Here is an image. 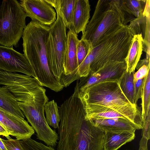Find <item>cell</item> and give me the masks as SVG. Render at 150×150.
Segmentation results:
<instances>
[{"mask_svg": "<svg viewBox=\"0 0 150 150\" xmlns=\"http://www.w3.org/2000/svg\"><path fill=\"white\" fill-rule=\"evenodd\" d=\"M57 150H104L105 132L85 118L76 82L72 95L59 108Z\"/></svg>", "mask_w": 150, "mask_h": 150, "instance_id": "1", "label": "cell"}, {"mask_svg": "<svg viewBox=\"0 0 150 150\" xmlns=\"http://www.w3.org/2000/svg\"><path fill=\"white\" fill-rule=\"evenodd\" d=\"M50 26L31 21L23 33V51L32 68L34 79L38 84L58 92L64 87L50 70Z\"/></svg>", "mask_w": 150, "mask_h": 150, "instance_id": "2", "label": "cell"}, {"mask_svg": "<svg viewBox=\"0 0 150 150\" xmlns=\"http://www.w3.org/2000/svg\"><path fill=\"white\" fill-rule=\"evenodd\" d=\"M120 79L101 81L91 86L83 92L79 93L86 113L114 111L124 116L137 129H142L141 112L137 105L132 104L123 94L120 86Z\"/></svg>", "mask_w": 150, "mask_h": 150, "instance_id": "3", "label": "cell"}, {"mask_svg": "<svg viewBox=\"0 0 150 150\" xmlns=\"http://www.w3.org/2000/svg\"><path fill=\"white\" fill-rule=\"evenodd\" d=\"M134 36L127 25L105 37L79 66V76H86L111 61L125 62Z\"/></svg>", "mask_w": 150, "mask_h": 150, "instance_id": "4", "label": "cell"}, {"mask_svg": "<svg viewBox=\"0 0 150 150\" xmlns=\"http://www.w3.org/2000/svg\"><path fill=\"white\" fill-rule=\"evenodd\" d=\"M135 18L123 9L120 0H99L81 39L89 42L92 48L105 37Z\"/></svg>", "mask_w": 150, "mask_h": 150, "instance_id": "5", "label": "cell"}, {"mask_svg": "<svg viewBox=\"0 0 150 150\" xmlns=\"http://www.w3.org/2000/svg\"><path fill=\"white\" fill-rule=\"evenodd\" d=\"M27 16L16 0H4L0 7V44L17 47L26 26Z\"/></svg>", "mask_w": 150, "mask_h": 150, "instance_id": "6", "label": "cell"}, {"mask_svg": "<svg viewBox=\"0 0 150 150\" xmlns=\"http://www.w3.org/2000/svg\"><path fill=\"white\" fill-rule=\"evenodd\" d=\"M48 99L43 87L32 100L18 102L20 109L36 133L37 139L47 146H55L59 139L58 134L47 124L44 115V106Z\"/></svg>", "mask_w": 150, "mask_h": 150, "instance_id": "7", "label": "cell"}, {"mask_svg": "<svg viewBox=\"0 0 150 150\" xmlns=\"http://www.w3.org/2000/svg\"><path fill=\"white\" fill-rule=\"evenodd\" d=\"M46 1L54 8L57 14L56 21L50 27V70L57 79L64 86V63L67 40V28L60 10L59 0Z\"/></svg>", "mask_w": 150, "mask_h": 150, "instance_id": "8", "label": "cell"}, {"mask_svg": "<svg viewBox=\"0 0 150 150\" xmlns=\"http://www.w3.org/2000/svg\"><path fill=\"white\" fill-rule=\"evenodd\" d=\"M0 85L6 86L18 102L33 99L41 87L33 77L0 70Z\"/></svg>", "mask_w": 150, "mask_h": 150, "instance_id": "9", "label": "cell"}, {"mask_svg": "<svg viewBox=\"0 0 150 150\" xmlns=\"http://www.w3.org/2000/svg\"><path fill=\"white\" fill-rule=\"evenodd\" d=\"M0 70L20 73L35 78L31 66L24 54L16 51L13 47L1 45Z\"/></svg>", "mask_w": 150, "mask_h": 150, "instance_id": "10", "label": "cell"}, {"mask_svg": "<svg viewBox=\"0 0 150 150\" xmlns=\"http://www.w3.org/2000/svg\"><path fill=\"white\" fill-rule=\"evenodd\" d=\"M19 3L32 21L50 27L56 20L55 10L45 0H21Z\"/></svg>", "mask_w": 150, "mask_h": 150, "instance_id": "11", "label": "cell"}, {"mask_svg": "<svg viewBox=\"0 0 150 150\" xmlns=\"http://www.w3.org/2000/svg\"><path fill=\"white\" fill-rule=\"evenodd\" d=\"M67 40L64 63V86H68L73 81L80 79L78 73L79 65L77 53V45L79 40L78 35L73 30L69 29L67 33Z\"/></svg>", "mask_w": 150, "mask_h": 150, "instance_id": "12", "label": "cell"}, {"mask_svg": "<svg viewBox=\"0 0 150 150\" xmlns=\"http://www.w3.org/2000/svg\"><path fill=\"white\" fill-rule=\"evenodd\" d=\"M0 123L9 135L23 140L30 138L35 133L33 127L24 118L4 112L0 110Z\"/></svg>", "mask_w": 150, "mask_h": 150, "instance_id": "13", "label": "cell"}, {"mask_svg": "<svg viewBox=\"0 0 150 150\" xmlns=\"http://www.w3.org/2000/svg\"><path fill=\"white\" fill-rule=\"evenodd\" d=\"M105 132H135V126L129 121L121 118H99L88 120Z\"/></svg>", "mask_w": 150, "mask_h": 150, "instance_id": "14", "label": "cell"}, {"mask_svg": "<svg viewBox=\"0 0 150 150\" xmlns=\"http://www.w3.org/2000/svg\"><path fill=\"white\" fill-rule=\"evenodd\" d=\"M90 7L88 0H77L71 28L77 34L85 31L90 17Z\"/></svg>", "mask_w": 150, "mask_h": 150, "instance_id": "15", "label": "cell"}, {"mask_svg": "<svg viewBox=\"0 0 150 150\" xmlns=\"http://www.w3.org/2000/svg\"><path fill=\"white\" fill-rule=\"evenodd\" d=\"M0 110L21 118H25L15 96L5 86L0 85Z\"/></svg>", "mask_w": 150, "mask_h": 150, "instance_id": "16", "label": "cell"}, {"mask_svg": "<svg viewBox=\"0 0 150 150\" xmlns=\"http://www.w3.org/2000/svg\"><path fill=\"white\" fill-rule=\"evenodd\" d=\"M135 137L134 132H105L104 150H117L122 145L134 139Z\"/></svg>", "mask_w": 150, "mask_h": 150, "instance_id": "17", "label": "cell"}, {"mask_svg": "<svg viewBox=\"0 0 150 150\" xmlns=\"http://www.w3.org/2000/svg\"><path fill=\"white\" fill-rule=\"evenodd\" d=\"M143 38L142 34L134 36L132 43L125 62L126 71L129 73L134 72L137 65L140 60L143 51Z\"/></svg>", "mask_w": 150, "mask_h": 150, "instance_id": "18", "label": "cell"}, {"mask_svg": "<svg viewBox=\"0 0 150 150\" xmlns=\"http://www.w3.org/2000/svg\"><path fill=\"white\" fill-rule=\"evenodd\" d=\"M126 70L125 62L112 61L106 63L94 72L100 74L99 82L105 80L120 79Z\"/></svg>", "mask_w": 150, "mask_h": 150, "instance_id": "19", "label": "cell"}, {"mask_svg": "<svg viewBox=\"0 0 150 150\" xmlns=\"http://www.w3.org/2000/svg\"><path fill=\"white\" fill-rule=\"evenodd\" d=\"M134 72L131 73L126 71L120 79V88L129 102L132 105H137L135 102L133 75Z\"/></svg>", "mask_w": 150, "mask_h": 150, "instance_id": "20", "label": "cell"}, {"mask_svg": "<svg viewBox=\"0 0 150 150\" xmlns=\"http://www.w3.org/2000/svg\"><path fill=\"white\" fill-rule=\"evenodd\" d=\"M77 0H59L60 10L67 28H71Z\"/></svg>", "mask_w": 150, "mask_h": 150, "instance_id": "21", "label": "cell"}, {"mask_svg": "<svg viewBox=\"0 0 150 150\" xmlns=\"http://www.w3.org/2000/svg\"><path fill=\"white\" fill-rule=\"evenodd\" d=\"M58 107L54 100L47 101L44 106L46 120L49 125L54 128H58L60 121Z\"/></svg>", "mask_w": 150, "mask_h": 150, "instance_id": "22", "label": "cell"}, {"mask_svg": "<svg viewBox=\"0 0 150 150\" xmlns=\"http://www.w3.org/2000/svg\"><path fill=\"white\" fill-rule=\"evenodd\" d=\"M150 70L144 77L141 96V115L143 120L150 113Z\"/></svg>", "mask_w": 150, "mask_h": 150, "instance_id": "23", "label": "cell"}, {"mask_svg": "<svg viewBox=\"0 0 150 150\" xmlns=\"http://www.w3.org/2000/svg\"><path fill=\"white\" fill-rule=\"evenodd\" d=\"M146 0H120L123 9L136 18L143 13L145 9Z\"/></svg>", "mask_w": 150, "mask_h": 150, "instance_id": "24", "label": "cell"}, {"mask_svg": "<svg viewBox=\"0 0 150 150\" xmlns=\"http://www.w3.org/2000/svg\"><path fill=\"white\" fill-rule=\"evenodd\" d=\"M92 49L90 43L87 40L81 39L77 45V53L79 66L88 55Z\"/></svg>", "mask_w": 150, "mask_h": 150, "instance_id": "25", "label": "cell"}, {"mask_svg": "<svg viewBox=\"0 0 150 150\" xmlns=\"http://www.w3.org/2000/svg\"><path fill=\"white\" fill-rule=\"evenodd\" d=\"M20 142L24 150H55L53 147L45 145L31 138L20 140Z\"/></svg>", "mask_w": 150, "mask_h": 150, "instance_id": "26", "label": "cell"}, {"mask_svg": "<svg viewBox=\"0 0 150 150\" xmlns=\"http://www.w3.org/2000/svg\"><path fill=\"white\" fill-rule=\"evenodd\" d=\"M8 150H24L20 144V140L10 138L7 140L2 139Z\"/></svg>", "mask_w": 150, "mask_h": 150, "instance_id": "27", "label": "cell"}, {"mask_svg": "<svg viewBox=\"0 0 150 150\" xmlns=\"http://www.w3.org/2000/svg\"><path fill=\"white\" fill-rule=\"evenodd\" d=\"M144 78L134 81V97L135 102L141 98Z\"/></svg>", "mask_w": 150, "mask_h": 150, "instance_id": "28", "label": "cell"}, {"mask_svg": "<svg viewBox=\"0 0 150 150\" xmlns=\"http://www.w3.org/2000/svg\"><path fill=\"white\" fill-rule=\"evenodd\" d=\"M138 71L133 75L134 81L142 79L147 75L150 69V65L147 66L144 65L138 69Z\"/></svg>", "mask_w": 150, "mask_h": 150, "instance_id": "29", "label": "cell"}, {"mask_svg": "<svg viewBox=\"0 0 150 150\" xmlns=\"http://www.w3.org/2000/svg\"><path fill=\"white\" fill-rule=\"evenodd\" d=\"M150 117L149 114L146 118L143 120V127L142 129V137L148 140L150 139Z\"/></svg>", "mask_w": 150, "mask_h": 150, "instance_id": "30", "label": "cell"}, {"mask_svg": "<svg viewBox=\"0 0 150 150\" xmlns=\"http://www.w3.org/2000/svg\"><path fill=\"white\" fill-rule=\"evenodd\" d=\"M148 140L142 137L140 142L139 150H148L147 147Z\"/></svg>", "mask_w": 150, "mask_h": 150, "instance_id": "31", "label": "cell"}, {"mask_svg": "<svg viewBox=\"0 0 150 150\" xmlns=\"http://www.w3.org/2000/svg\"><path fill=\"white\" fill-rule=\"evenodd\" d=\"M149 65H150V59H148L146 58V59L139 61L136 69H138L144 65L148 66Z\"/></svg>", "mask_w": 150, "mask_h": 150, "instance_id": "32", "label": "cell"}, {"mask_svg": "<svg viewBox=\"0 0 150 150\" xmlns=\"http://www.w3.org/2000/svg\"><path fill=\"white\" fill-rule=\"evenodd\" d=\"M0 135L5 136L7 139L10 138L8 132L1 123H0Z\"/></svg>", "mask_w": 150, "mask_h": 150, "instance_id": "33", "label": "cell"}, {"mask_svg": "<svg viewBox=\"0 0 150 150\" xmlns=\"http://www.w3.org/2000/svg\"><path fill=\"white\" fill-rule=\"evenodd\" d=\"M0 149L1 150H8L7 148L0 137Z\"/></svg>", "mask_w": 150, "mask_h": 150, "instance_id": "34", "label": "cell"}, {"mask_svg": "<svg viewBox=\"0 0 150 150\" xmlns=\"http://www.w3.org/2000/svg\"><path fill=\"white\" fill-rule=\"evenodd\" d=\"M0 150H1L0 149Z\"/></svg>", "mask_w": 150, "mask_h": 150, "instance_id": "35", "label": "cell"}, {"mask_svg": "<svg viewBox=\"0 0 150 150\" xmlns=\"http://www.w3.org/2000/svg\"></svg>", "mask_w": 150, "mask_h": 150, "instance_id": "36", "label": "cell"}]
</instances>
